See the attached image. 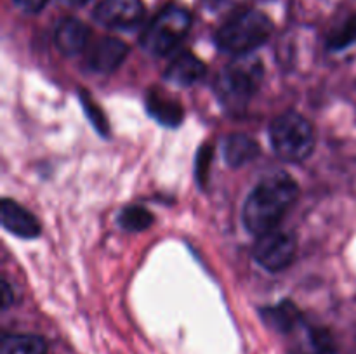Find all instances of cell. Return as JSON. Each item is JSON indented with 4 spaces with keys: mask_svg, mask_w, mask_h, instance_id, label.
Instances as JSON below:
<instances>
[{
    "mask_svg": "<svg viewBox=\"0 0 356 354\" xmlns=\"http://www.w3.org/2000/svg\"><path fill=\"white\" fill-rule=\"evenodd\" d=\"M222 151L229 167H243L257 158L259 144L245 134H232L225 139Z\"/></svg>",
    "mask_w": 356,
    "mask_h": 354,
    "instance_id": "13",
    "label": "cell"
},
{
    "mask_svg": "<svg viewBox=\"0 0 356 354\" xmlns=\"http://www.w3.org/2000/svg\"><path fill=\"white\" fill-rule=\"evenodd\" d=\"M2 297H3V309H7L13 302V295H10V287L7 281H3V288H2Z\"/></svg>",
    "mask_w": 356,
    "mask_h": 354,
    "instance_id": "21",
    "label": "cell"
},
{
    "mask_svg": "<svg viewBox=\"0 0 356 354\" xmlns=\"http://www.w3.org/2000/svg\"><path fill=\"white\" fill-rule=\"evenodd\" d=\"M212 162V146H202L197 156V167H195V174L200 183V186H205V180L209 177V169H211Z\"/></svg>",
    "mask_w": 356,
    "mask_h": 354,
    "instance_id": "19",
    "label": "cell"
},
{
    "mask_svg": "<svg viewBox=\"0 0 356 354\" xmlns=\"http://www.w3.org/2000/svg\"><path fill=\"white\" fill-rule=\"evenodd\" d=\"M146 110L159 124L167 127H177L183 121L184 111L177 101L162 96L159 90H152L146 97Z\"/></svg>",
    "mask_w": 356,
    "mask_h": 354,
    "instance_id": "12",
    "label": "cell"
},
{
    "mask_svg": "<svg viewBox=\"0 0 356 354\" xmlns=\"http://www.w3.org/2000/svg\"><path fill=\"white\" fill-rule=\"evenodd\" d=\"M143 16L145 6L141 0H101L94 9V19L111 30L136 26Z\"/></svg>",
    "mask_w": 356,
    "mask_h": 354,
    "instance_id": "7",
    "label": "cell"
},
{
    "mask_svg": "<svg viewBox=\"0 0 356 354\" xmlns=\"http://www.w3.org/2000/svg\"><path fill=\"white\" fill-rule=\"evenodd\" d=\"M273 33V23L264 12L256 9L242 10L229 17L216 33L219 51L233 56H247L266 44Z\"/></svg>",
    "mask_w": 356,
    "mask_h": 354,
    "instance_id": "3",
    "label": "cell"
},
{
    "mask_svg": "<svg viewBox=\"0 0 356 354\" xmlns=\"http://www.w3.org/2000/svg\"><path fill=\"white\" fill-rule=\"evenodd\" d=\"M356 42V14L344 17L341 23H337L336 26L330 30L329 37H327V45H329L330 51H344L350 45H353Z\"/></svg>",
    "mask_w": 356,
    "mask_h": 354,
    "instance_id": "16",
    "label": "cell"
},
{
    "mask_svg": "<svg viewBox=\"0 0 356 354\" xmlns=\"http://www.w3.org/2000/svg\"><path fill=\"white\" fill-rule=\"evenodd\" d=\"M153 215L148 208L139 207V205H131V207H125L124 210L118 215V226H120L124 231L129 233H139L145 231L152 226Z\"/></svg>",
    "mask_w": 356,
    "mask_h": 354,
    "instance_id": "17",
    "label": "cell"
},
{
    "mask_svg": "<svg viewBox=\"0 0 356 354\" xmlns=\"http://www.w3.org/2000/svg\"><path fill=\"white\" fill-rule=\"evenodd\" d=\"M0 354H47V342L38 335L13 333L2 339Z\"/></svg>",
    "mask_w": 356,
    "mask_h": 354,
    "instance_id": "15",
    "label": "cell"
},
{
    "mask_svg": "<svg viewBox=\"0 0 356 354\" xmlns=\"http://www.w3.org/2000/svg\"><path fill=\"white\" fill-rule=\"evenodd\" d=\"M90 30L76 17H63L54 30V44L65 56H76L87 47Z\"/></svg>",
    "mask_w": 356,
    "mask_h": 354,
    "instance_id": "10",
    "label": "cell"
},
{
    "mask_svg": "<svg viewBox=\"0 0 356 354\" xmlns=\"http://www.w3.org/2000/svg\"><path fill=\"white\" fill-rule=\"evenodd\" d=\"M0 215H2L3 229H7L10 235L26 239L40 236V222L37 221V217L31 212H28L17 201L3 198L2 207H0Z\"/></svg>",
    "mask_w": 356,
    "mask_h": 354,
    "instance_id": "9",
    "label": "cell"
},
{
    "mask_svg": "<svg viewBox=\"0 0 356 354\" xmlns=\"http://www.w3.org/2000/svg\"><path fill=\"white\" fill-rule=\"evenodd\" d=\"M129 54V45L120 38L104 37L92 45L87 65L96 73H111L125 61Z\"/></svg>",
    "mask_w": 356,
    "mask_h": 354,
    "instance_id": "8",
    "label": "cell"
},
{
    "mask_svg": "<svg viewBox=\"0 0 356 354\" xmlns=\"http://www.w3.org/2000/svg\"><path fill=\"white\" fill-rule=\"evenodd\" d=\"M59 2L70 7H79V6H83V3H87L89 0H59Z\"/></svg>",
    "mask_w": 356,
    "mask_h": 354,
    "instance_id": "22",
    "label": "cell"
},
{
    "mask_svg": "<svg viewBox=\"0 0 356 354\" xmlns=\"http://www.w3.org/2000/svg\"><path fill=\"white\" fill-rule=\"evenodd\" d=\"M205 73H207V68L197 56H193L191 52H183L169 65L165 71V78L170 83H176V85L190 87L193 83L200 82Z\"/></svg>",
    "mask_w": 356,
    "mask_h": 354,
    "instance_id": "11",
    "label": "cell"
},
{
    "mask_svg": "<svg viewBox=\"0 0 356 354\" xmlns=\"http://www.w3.org/2000/svg\"><path fill=\"white\" fill-rule=\"evenodd\" d=\"M193 17L184 7L167 6L160 10L141 37V45L148 54L167 56L190 31Z\"/></svg>",
    "mask_w": 356,
    "mask_h": 354,
    "instance_id": "5",
    "label": "cell"
},
{
    "mask_svg": "<svg viewBox=\"0 0 356 354\" xmlns=\"http://www.w3.org/2000/svg\"><path fill=\"white\" fill-rule=\"evenodd\" d=\"M298 196V183L287 172L266 177L247 196L242 210L243 226L256 236L275 231Z\"/></svg>",
    "mask_w": 356,
    "mask_h": 354,
    "instance_id": "1",
    "label": "cell"
},
{
    "mask_svg": "<svg viewBox=\"0 0 356 354\" xmlns=\"http://www.w3.org/2000/svg\"><path fill=\"white\" fill-rule=\"evenodd\" d=\"M296 252H298L296 236L292 233L275 229L257 238L252 255L261 267L270 273H278L287 269L294 262Z\"/></svg>",
    "mask_w": 356,
    "mask_h": 354,
    "instance_id": "6",
    "label": "cell"
},
{
    "mask_svg": "<svg viewBox=\"0 0 356 354\" xmlns=\"http://www.w3.org/2000/svg\"><path fill=\"white\" fill-rule=\"evenodd\" d=\"M47 2L49 0H14V3H16L21 10L30 14L40 12V10L47 6Z\"/></svg>",
    "mask_w": 356,
    "mask_h": 354,
    "instance_id": "20",
    "label": "cell"
},
{
    "mask_svg": "<svg viewBox=\"0 0 356 354\" xmlns=\"http://www.w3.org/2000/svg\"><path fill=\"white\" fill-rule=\"evenodd\" d=\"M270 141L282 160L299 163L312 156L316 139L313 125L302 115L287 111L271 121Z\"/></svg>",
    "mask_w": 356,
    "mask_h": 354,
    "instance_id": "4",
    "label": "cell"
},
{
    "mask_svg": "<svg viewBox=\"0 0 356 354\" xmlns=\"http://www.w3.org/2000/svg\"><path fill=\"white\" fill-rule=\"evenodd\" d=\"M80 101H82V106H83V111H86L87 118L90 120V124L96 127L97 132H101L103 135L108 134V124H106V118H104L103 111L99 110V106H96V104L90 101L89 94L86 92V90H82L80 92Z\"/></svg>",
    "mask_w": 356,
    "mask_h": 354,
    "instance_id": "18",
    "label": "cell"
},
{
    "mask_svg": "<svg viewBox=\"0 0 356 354\" xmlns=\"http://www.w3.org/2000/svg\"><path fill=\"white\" fill-rule=\"evenodd\" d=\"M264 69L257 58L238 56L214 80V92L219 103L229 111H240L249 104L263 82Z\"/></svg>",
    "mask_w": 356,
    "mask_h": 354,
    "instance_id": "2",
    "label": "cell"
},
{
    "mask_svg": "<svg viewBox=\"0 0 356 354\" xmlns=\"http://www.w3.org/2000/svg\"><path fill=\"white\" fill-rule=\"evenodd\" d=\"M261 314H263V319L266 321L268 326H271V328L280 333L292 332L301 323V312L296 307V304L289 301L273 305V307L263 309Z\"/></svg>",
    "mask_w": 356,
    "mask_h": 354,
    "instance_id": "14",
    "label": "cell"
}]
</instances>
